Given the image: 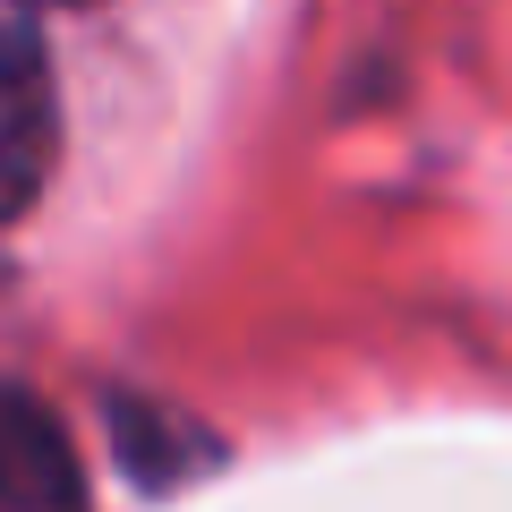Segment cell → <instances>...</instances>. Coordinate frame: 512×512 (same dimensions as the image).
Returning <instances> with one entry per match:
<instances>
[{"instance_id": "obj_2", "label": "cell", "mask_w": 512, "mask_h": 512, "mask_svg": "<svg viewBox=\"0 0 512 512\" xmlns=\"http://www.w3.org/2000/svg\"><path fill=\"white\" fill-rule=\"evenodd\" d=\"M0 512H86V478L60 419L18 384H0Z\"/></svg>"}, {"instance_id": "obj_1", "label": "cell", "mask_w": 512, "mask_h": 512, "mask_svg": "<svg viewBox=\"0 0 512 512\" xmlns=\"http://www.w3.org/2000/svg\"><path fill=\"white\" fill-rule=\"evenodd\" d=\"M60 111H52V69H43L35 35L0 26V222H18L52 180Z\"/></svg>"}]
</instances>
